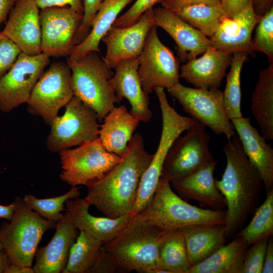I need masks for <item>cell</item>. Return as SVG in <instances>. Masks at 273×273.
Instances as JSON below:
<instances>
[{
	"mask_svg": "<svg viewBox=\"0 0 273 273\" xmlns=\"http://www.w3.org/2000/svg\"><path fill=\"white\" fill-rule=\"evenodd\" d=\"M153 158L139 133L133 134L121 161L104 177L87 186L85 199L107 217L130 215L140 181Z\"/></svg>",
	"mask_w": 273,
	"mask_h": 273,
	"instance_id": "6da1fadb",
	"label": "cell"
},
{
	"mask_svg": "<svg viewBox=\"0 0 273 273\" xmlns=\"http://www.w3.org/2000/svg\"><path fill=\"white\" fill-rule=\"evenodd\" d=\"M223 151L226 164L217 188L226 204V237L236 234L258 206L263 181L261 176L246 155L236 133L227 140Z\"/></svg>",
	"mask_w": 273,
	"mask_h": 273,
	"instance_id": "7a4b0ae2",
	"label": "cell"
},
{
	"mask_svg": "<svg viewBox=\"0 0 273 273\" xmlns=\"http://www.w3.org/2000/svg\"><path fill=\"white\" fill-rule=\"evenodd\" d=\"M226 210L203 209L188 203L160 178L156 191L145 209L133 217L148 221L163 232L193 224H225Z\"/></svg>",
	"mask_w": 273,
	"mask_h": 273,
	"instance_id": "3957f363",
	"label": "cell"
},
{
	"mask_svg": "<svg viewBox=\"0 0 273 273\" xmlns=\"http://www.w3.org/2000/svg\"><path fill=\"white\" fill-rule=\"evenodd\" d=\"M163 232L148 221L132 218L103 247L115 258L121 272L154 273L159 267L158 249Z\"/></svg>",
	"mask_w": 273,
	"mask_h": 273,
	"instance_id": "277c9868",
	"label": "cell"
},
{
	"mask_svg": "<svg viewBox=\"0 0 273 273\" xmlns=\"http://www.w3.org/2000/svg\"><path fill=\"white\" fill-rule=\"evenodd\" d=\"M74 96L93 110L99 121L120 102L109 83L113 72L99 53L93 52L79 60L69 57Z\"/></svg>",
	"mask_w": 273,
	"mask_h": 273,
	"instance_id": "5b68a950",
	"label": "cell"
},
{
	"mask_svg": "<svg viewBox=\"0 0 273 273\" xmlns=\"http://www.w3.org/2000/svg\"><path fill=\"white\" fill-rule=\"evenodd\" d=\"M14 202L16 209L10 222L0 226V242L12 263L31 266L42 237L57 223L41 217L20 197Z\"/></svg>",
	"mask_w": 273,
	"mask_h": 273,
	"instance_id": "8992f818",
	"label": "cell"
},
{
	"mask_svg": "<svg viewBox=\"0 0 273 273\" xmlns=\"http://www.w3.org/2000/svg\"><path fill=\"white\" fill-rule=\"evenodd\" d=\"M154 91L160 104L162 126L160 139L155 154L141 178L133 210L142 212L153 198L160 178L167 153L174 141L189 129L196 120L178 113L168 102L164 88L156 87Z\"/></svg>",
	"mask_w": 273,
	"mask_h": 273,
	"instance_id": "52a82bcc",
	"label": "cell"
},
{
	"mask_svg": "<svg viewBox=\"0 0 273 273\" xmlns=\"http://www.w3.org/2000/svg\"><path fill=\"white\" fill-rule=\"evenodd\" d=\"M60 178L70 186L86 187L104 177L122 158L108 151L99 138L59 152Z\"/></svg>",
	"mask_w": 273,
	"mask_h": 273,
	"instance_id": "ba28073f",
	"label": "cell"
},
{
	"mask_svg": "<svg viewBox=\"0 0 273 273\" xmlns=\"http://www.w3.org/2000/svg\"><path fill=\"white\" fill-rule=\"evenodd\" d=\"M186 131L173 143L163 163L160 178L170 183L216 161L209 148L210 137L205 125L196 120Z\"/></svg>",
	"mask_w": 273,
	"mask_h": 273,
	"instance_id": "9c48e42d",
	"label": "cell"
},
{
	"mask_svg": "<svg viewBox=\"0 0 273 273\" xmlns=\"http://www.w3.org/2000/svg\"><path fill=\"white\" fill-rule=\"evenodd\" d=\"M96 113L74 96L65 106L63 115L50 124L47 148L56 153L79 146L99 138L100 125Z\"/></svg>",
	"mask_w": 273,
	"mask_h": 273,
	"instance_id": "30bf717a",
	"label": "cell"
},
{
	"mask_svg": "<svg viewBox=\"0 0 273 273\" xmlns=\"http://www.w3.org/2000/svg\"><path fill=\"white\" fill-rule=\"evenodd\" d=\"M167 90L191 118L209 127L215 133L224 134L227 140L236 133L226 114L223 92L219 88H192L178 82Z\"/></svg>",
	"mask_w": 273,
	"mask_h": 273,
	"instance_id": "8fae6325",
	"label": "cell"
},
{
	"mask_svg": "<svg viewBox=\"0 0 273 273\" xmlns=\"http://www.w3.org/2000/svg\"><path fill=\"white\" fill-rule=\"evenodd\" d=\"M73 97L69 66L67 62H54L36 83L27 103L28 111L50 125Z\"/></svg>",
	"mask_w": 273,
	"mask_h": 273,
	"instance_id": "7c38bea8",
	"label": "cell"
},
{
	"mask_svg": "<svg viewBox=\"0 0 273 273\" xmlns=\"http://www.w3.org/2000/svg\"><path fill=\"white\" fill-rule=\"evenodd\" d=\"M154 25L138 57V74L143 89L149 95L156 87L167 89L179 82V62L171 50L160 40Z\"/></svg>",
	"mask_w": 273,
	"mask_h": 273,
	"instance_id": "4fadbf2b",
	"label": "cell"
},
{
	"mask_svg": "<svg viewBox=\"0 0 273 273\" xmlns=\"http://www.w3.org/2000/svg\"><path fill=\"white\" fill-rule=\"evenodd\" d=\"M41 53L29 55L21 52L9 70L0 77V110L8 113L27 103L39 78L50 63Z\"/></svg>",
	"mask_w": 273,
	"mask_h": 273,
	"instance_id": "5bb4252c",
	"label": "cell"
},
{
	"mask_svg": "<svg viewBox=\"0 0 273 273\" xmlns=\"http://www.w3.org/2000/svg\"><path fill=\"white\" fill-rule=\"evenodd\" d=\"M82 18V14L69 6L41 9L39 12L41 52L50 57H68Z\"/></svg>",
	"mask_w": 273,
	"mask_h": 273,
	"instance_id": "9a60e30c",
	"label": "cell"
},
{
	"mask_svg": "<svg viewBox=\"0 0 273 273\" xmlns=\"http://www.w3.org/2000/svg\"><path fill=\"white\" fill-rule=\"evenodd\" d=\"M154 25V11L151 8L130 26H112L102 39L106 46V55L103 58L105 63L114 69L122 60L138 57L148 33Z\"/></svg>",
	"mask_w": 273,
	"mask_h": 273,
	"instance_id": "2e32d148",
	"label": "cell"
},
{
	"mask_svg": "<svg viewBox=\"0 0 273 273\" xmlns=\"http://www.w3.org/2000/svg\"><path fill=\"white\" fill-rule=\"evenodd\" d=\"M39 12L34 0H17L1 31L29 55L42 53Z\"/></svg>",
	"mask_w": 273,
	"mask_h": 273,
	"instance_id": "e0dca14e",
	"label": "cell"
},
{
	"mask_svg": "<svg viewBox=\"0 0 273 273\" xmlns=\"http://www.w3.org/2000/svg\"><path fill=\"white\" fill-rule=\"evenodd\" d=\"M260 18L251 4L234 17H225L209 38L210 46L232 54L241 52L255 57L252 34Z\"/></svg>",
	"mask_w": 273,
	"mask_h": 273,
	"instance_id": "ac0fdd59",
	"label": "cell"
},
{
	"mask_svg": "<svg viewBox=\"0 0 273 273\" xmlns=\"http://www.w3.org/2000/svg\"><path fill=\"white\" fill-rule=\"evenodd\" d=\"M138 57L119 62L109 83L119 102L126 99L131 106L130 113L140 122H148L152 117L149 97L144 91L138 74Z\"/></svg>",
	"mask_w": 273,
	"mask_h": 273,
	"instance_id": "d6986e66",
	"label": "cell"
},
{
	"mask_svg": "<svg viewBox=\"0 0 273 273\" xmlns=\"http://www.w3.org/2000/svg\"><path fill=\"white\" fill-rule=\"evenodd\" d=\"M154 23L166 31L177 47L178 59L183 62L195 59L210 47V40L170 10L162 7L153 9Z\"/></svg>",
	"mask_w": 273,
	"mask_h": 273,
	"instance_id": "ffe728a7",
	"label": "cell"
},
{
	"mask_svg": "<svg viewBox=\"0 0 273 273\" xmlns=\"http://www.w3.org/2000/svg\"><path fill=\"white\" fill-rule=\"evenodd\" d=\"M55 229L50 242L37 249L33 267L35 273L62 272L67 265L70 249L78 236L68 211Z\"/></svg>",
	"mask_w": 273,
	"mask_h": 273,
	"instance_id": "44dd1931",
	"label": "cell"
},
{
	"mask_svg": "<svg viewBox=\"0 0 273 273\" xmlns=\"http://www.w3.org/2000/svg\"><path fill=\"white\" fill-rule=\"evenodd\" d=\"M202 55L181 67L180 77L196 88H219L231 64L233 54L210 46Z\"/></svg>",
	"mask_w": 273,
	"mask_h": 273,
	"instance_id": "7402d4cb",
	"label": "cell"
},
{
	"mask_svg": "<svg viewBox=\"0 0 273 273\" xmlns=\"http://www.w3.org/2000/svg\"><path fill=\"white\" fill-rule=\"evenodd\" d=\"M243 149L259 172L266 192L273 189V149L250 123V117L231 120Z\"/></svg>",
	"mask_w": 273,
	"mask_h": 273,
	"instance_id": "603a6c76",
	"label": "cell"
},
{
	"mask_svg": "<svg viewBox=\"0 0 273 273\" xmlns=\"http://www.w3.org/2000/svg\"><path fill=\"white\" fill-rule=\"evenodd\" d=\"M65 206L75 228L103 244L116 237L132 219L130 215L115 218L93 216L89 212L91 205L85 198L68 200Z\"/></svg>",
	"mask_w": 273,
	"mask_h": 273,
	"instance_id": "cb8c5ba5",
	"label": "cell"
},
{
	"mask_svg": "<svg viewBox=\"0 0 273 273\" xmlns=\"http://www.w3.org/2000/svg\"><path fill=\"white\" fill-rule=\"evenodd\" d=\"M217 163L216 161L206 165L182 178L172 181L170 184L186 199L196 201L201 207L222 210L226 207V201L213 177Z\"/></svg>",
	"mask_w": 273,
	"mask_h": 273,
	"instance_id": "d4e9b609",
	"label": "cell"
},
{
	"mask_svg": "<svg viewBox=\"0 0 273 273\" xmlns=\"http://www.w3.org/2000/svg\"><path fill=\"white\" fill-rule=\"evenodd\" d=\"M103 121L100 126L99 139L106 150L122 158L140 121L125 105L114 107Z\"/></svg>",
	"mask_w": 273,
	"mask_h": 273,
	"instance_id": "484cf974",
	"label": "cell"
},
{
	"mask_svg": "<svg viewBox=\"0 0 273 273\" xmlns=\"http://www.w3.org/2000/svg\"><path fill=\"white\" fill-rule=\"evenodd\" d=\"M134 0H103L91 23L90 30L86 38L75 45L68 57L79 60L89 53H100V43L117 18L120 12Z\"/></svg>",
	"mask_w": 273,
	"mask_h": 273,
	"instance_id": "4316f807",
	"label": "cell"
},
{
	"mask_svg": "<svg viewBox=\"0 0 273 273\" xmlns=\"http://www.w3.org/2000/svg\"><path fill=\"white\" fill-rule=\"evenodd\" d=\"M179 229L185 241L191 267L223 245L226 238L224 224H193Z\"/></svg>",
	"mask_w": 273,
	"mask_h": 273,
	"instance_id": "83f0119b",
	"label": "cell"
},
{
	"mask_svg": "<svg viewBox=\"0 0 273 273\" xmlns=\"http://www.w3.org/2000/svg\"><path fill=\"white\" fill-rule=\"evenodd\" d=\"M251 110L266 141L273 140V62L259 71L253 92Z\"/></svg>",
	"mask_w": 273,
	"mask_h": 273,
	"instance_id": "f1b7e54d",
	"label": "cell"
},
{
	"mask_svg": "<svg viewBox=\"0 0 273 273\" xmlns=\"http://www.w3.org/2000/svg\"><path fill=\"white\" fill-rule=\"evenodd\" d=\"M248 247L242 238L238 236L204 260L191 266L188 273H241Z\"/></svg>",
	"mask_w": 273,
	"mask_h": 273,
	"instance_id": "f546056e",
	"label": "cell"
},
{
	"mask_svg": "<svg viewBox=\"0 0 273 273\" xmlns=\"http://www.w3.org/2000/svg\"><path fill=\"white\" fill-rule=\"evenodd\" d=\"M209 38L226 17L220 2H201L171 11Z\"/></svg>",
	"mask_w": 273,
	"mask_h": 273,
	"instance_id": "4dcf8cb0",
	"label": "cell"
},
{
	"mask_svg": "<svg viewBox=\"0 0 273 273\" xmlns=\"http://www.w3.org/2000/svg\"><path fill=\"white\" fill-rule=\"evenodd\" d=\"M158 257V269L166 270L169 273H188L191 266L180 229L163 232L159 245Z\"/></svg>",
	"mask_w": 273,
	"mask_h": 273,
	"instance_id": "1f68e13d",
	"label": "cell"
},
{
	"mask_svg": "<svg viewBox=\"0 0 273 273\" xmlns=\"http://www.w3.org/2000/svg\"><path fill=\"white\" fill-rule=\"evenodd\" d=\"M103 244L80 231L71 246L62 273H88L102 250Z\"/></svg>",
	"mask_w": 273,
	"mask_h": 273,
	"instance_id": "d6a6232c",
	"label": "cell"
},
{
	"mask_svg": "<svg viewBox=\"0 0 273 273\" xmlns=\"http://www.w3.org/2000/svg\"><path fill=\"white\" fill-rule=\"evenodd\" d=\"M273 235V189L267 192L263 203L258 206L248 225L238 235L248 246Z\"/></svg>",
	"mask_w": 273,
	"mask_h": 273,
	"instance_id": "836d02e7",
	"label": "cell"
},
{
	"mask_svg": "<svg viewBox=\"0 0 273 273\" xmlns=\"http://www.w3.org/2000/svg\"><path fill=\"white\" fill-rule=\"evenodd\" d=\"M248 60V55L241 52L233 54L229 72L226 75V82L223 92L225 110L230 120L242 117L241 111V73L244 63Z\"/></svg>",
	"mask_w": 273,
	"mask_h": 273,
	"instance_id": "e575fe53",
	"label": "cell"
},
{
	"mask_svg": "<svg viewBox=\"0 0 273 273\" xmlns=\"http://www.w3.org/2000/svg\"><path fill=\"white\" fill-rule=\"evenodd\" d=\"M79 188V187L73 186L65 194L53 198L39 199L32 194H28L25 195L23 199L29 208L41 217L57 223L64 216L61 212L67 211L64 205L66 202L78 198L80 195Z\"/></svg>",
	"mask_w": 273,
	"mask_h": 273,
	"instance_id": "d590c367",
	"label": "cell"
},
{
	"mask_svg": "<svg viewBox=\"0 0 273 273\" xmlns=\"http://www.w3.org/2000/svg\"><path fill=\"white\" fill-rule=\"evenodd\" d=\"M253 43L255 51L265 54L273 62V6L259 19Z\"/></svg>",
	"mask_w": 273,
	"mask_h": 273,
	"instance_id": "8d00e7d4",
	"label": "cell"
},
{
	"mask_svg": "<svg viewBox=\"0 0 273 273\" xmlns=\"http://www.w3.org/2000/svg\"><path fill=\"white\" fill-rule=\"evenodd\" d=\"M268 239L252 244L247 249L244 258L241 273H261Z\"/></svg>",
	"mask_w": 273,
	"mask_h": 273,
	"instance_id": "74e56055",
	"label": "cell"
},
{
	"mask_svg": "<svg viewBox=\"0 0 273 273\" xmlns=\"http://www.w3.org/2000/svg\"><path fill=\"white\" fill-rule=\"evenodd\" d=\"M103 0H83V18L73 38L74 45L81 43L90 30L91 23Z\"/></svg>",
	"mask_w": 273,
	"mask_h": 273,
	"instance_id": "f35d334b",
	"label": "cell"
},
{
	"mask_svg": "<svg viewBox=\"0 0 273 273\" xmlns=\"http://www.w3.org/2000/svg\"><path fill=\"white\" fill-rule=\"evenodd\" d=\"M21 53L16 44L0 31V77L9 70Z\"/></svg>",
	"mask_w": 273,
	"mask_h": 273,
	"instance_id": "ab89813d",
	"label": "cell"
},
{
	"mask_svg": "<svg viewBox=\"0 0 273 273\" xmlns=\"http://www.w3.org/2000/svg\"><path fill=\"white\" fill-rule=\"evenodd\" d=\"M161 0H136L132 6L123 15L117 18L113 26L126 27L135 23L147 10L153 8Z\"/></svg>",
	"mask_w": 273,
	"mask_h": 273,
	"instance_id": "60d3db41",
	"label": "cell"
},
{
	"mask_svg": "<svg viewBox=\"0 0 273 273\" xmlns=\"http://www.w3.org/2000/svg\"><path fill=\"white\" fill-rule=\"evenodd\" d=\"M117 271L121 272L116 260L103 247L88 273H114Z\"/></svg>",
	"mask_w": 273,
	"mask_h": 273,
	"instance_id": "b9f144b4",
	"label": "cell"
},
{
	"mask_svg": "<svg viewBox=\"0 0 273 273\" xmlns=\"http://www.w3.org/2000/svg\"><path fill=\"white\" fill-rule=\"evenodd\" d=\"M39 9L55 7L69 6L82 14L83 12V0H34Z\"/></svg>",
	"mask_w": 273,
	"mask_h": 273,
	"instance_id": "7bdbcfd3",
	"label": "cell"
},
{
	"mask_svg": "<svg viewBox=\"0 0 273 273\" xmlns=\"http://www.w3.org/2000/svg\"><path fill=\"white\" fill-rule=\"evenodd\" d=\"M251 4V0H221L226 17L232 18Z\"/></svg>",
	"mask_w": 273,
	"mask_h": 273,
	"instance_id": "ee69618b",
	"label": "cell"
},
{
	"mask_svg": "<svg viewBox=\"0 0 273 273\" xmlns=\"http://www.w3.org/2000/svg\"><path fill=\"white\" fill-rule=\"evenodd\" d=\"M201 2H220L221 0H161L162 6L170 11H173L182 7Z\"/></svg>",
	"mask_w": 273,
	"mask_h": 273,
	"instance_id": "f6af8a7d",
	"label": "cell"
},
{
	"mask_svg": "<svg viewBox=\"0 0 273 273\" xmlns=\"http://www.w3.org/2000/svg\"><path fill=\"white\" fill-rule=\"evenodd\" d=\"M262 272H273V240L272 237L269 238L267 240Z\"/></svg>",
	"mask_w": 273,
	"mask_h": 273,
	"instance_id": "bcb514c9",
	"label": "cell"
},
{
	"mask_svg": "<svg viewBox=\"0 0 273 273\" xmlns=\"http://www.w3.org/2000/svg\"><path fill=\"white\" fill-rule=\"evenodd\" d=\"M254 13L261 17L272 6L273 0H251Z\"/></svg>",
	"mask_w": 273,
	"mask_h": 273,
	"instance_id": "7dc6e473",
	"label": "cell"
},
{
	"mask_svg": "<svg viewBox=\"0 0 273 273\" xmlns=\"http://www.w3.org/2000/svg\"><path fill=\"white\" fill-rule=\"evenodd\" d=\"M16 1L0 0V27L2 23L7 19Z\"/></svg>",
	"mask_w": 273,
	"mask_h": 273,
	"instance_id": "c3c4849f",
	"label": "cell"
},
{
	"mask_svg": "<svg viewBox=\"0 0 273 273\" xmlns=\"http://www.w3.org/2000/svg\"><path fill=\"white\" fill-rule=\"evenodd\" d=\"M16 209V204L13 203L7 205L0 204V218L6 219L9 221L13 217Z\"/></svg>",
	"mask_w": 273,
	"mask_h": 273,
	"instance_id": "681fc988",
	"label": "cell"
},
{
	"mask_svg": "<svg viewBox=\"0 0 273 273\" xmlns=\"http://www.w3.org/2000/svg\"><path fill=\"white\" fill-rule=\"evenodd\" d=\"M5 273H35L31 266H22L10 263Z\"/></svg>",
	"mask_w": 273,
	"mask_h": 273,
	"instance_id": "f907efd6",
	"label": "cell"
},
{
	"mask_svg": "<svg viewBox=\"0 0 273 273\" xmlns=\"http://www.w3.org/2000/svg\"><path fill=\"white\" fill-rule=\"evenodd\" d=\"M11 263L9 257L4 250L0 251V273H5L7 268Z\"/></svg>",
	"mask_w": 273,
	"mask_h": 273,
	"instance_id": "816d5d0a",
	"label": "cell"
},
{
	"mask_svg": "<svg viewBox=\"0 0 273 273\" xmlns=\"http://www.w3.org/2000/svg\"><path fill=\"white\" fill-rule=\"evenodd\" d=\"M3 249H4L3 246L2 244V243L0 242V251L2 250Z\"/></svg>",
	"mask_w": 273,
	"mask_h": 273,
	"instance_id": "f5cc1de1",
	"label": "cell"
}]
</instances>
